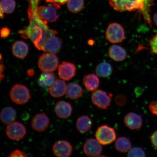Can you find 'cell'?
Returning a JSON list of instances; mask_svg holds the SVG:
<instances>
[{"label":"cell","instance_id":"6da1fadb","mask_svg":"<svg viewBox=\"0 0 157 157\" xmlns=\"http://www.w3.org/2000/svg\"><path fill=\"white\" fill-rule=\"evenodd\" d=\"M29 16L30 24L26 29L19 33L23 38H30L38 50H43L47 41L57 32L49 29L47 21L41 19L37 13Z\"/></svg>","mask_w":157,"mask_h":157},{"label":"cell","instance_id":"7a4b0ae2","mask_svg":"<svg viewBox=\"0 0 157 157\" xmlns=\"http://www.w3.org/2000/svg\"><path fill=\"white\" fill-rule=\"evenodd\" d=\"M110 5L117 11L143 10L144 4L140 0H109Z\"/></svg>","mask_w":157,"mask_h":157},{"label":"cell","instance_id":"3957f363","mask_svg":"<svg viewBox=\"0 0 157 157\" xmlns=\"http://www.w3.org/2000/svg\"><path fill=\"white\" fill-rule=\"evenodd\" d=\"M10 95L13 102L21 105L27 103L31 98V94L28 88L21 84H16L13 86L10 91Z\"/></svg>","mask_w":157,"mask_h":157},{"label":"cell","instance_id":"277c9868","mask_svg":"<svg viewBox=\"0 0 157 157\" xmlns=\"http://www.w3.org/2000/svg\"><path fill=\"white\" fill-rule=\"evenodd\" d=\"M96 139L102 145H107L115 142L117 138L115 129L107 125L98 128L95 133Z\"/></svg>","mask_w":157,"mask_h":157},{"label":"cell","instance_id":"5b68a950","mask_svg":"<svg viewBox=\"0 0 157 157\" xmlns=\"http://www.w3.org/2000/svg\"><path fill=\"white\" fill-rule=\"evenodd\" d=\"M38 64L39 68L43 72H53L58 67L59 59L54 54L45 53L39 58Z\"/></svg>","mask_w":157,"mask_h":157},{"label":"cell","instance_id":"8992f818","mask_svg":"<svg viewBox=\"0 0 157 157\" xmlns=\"http://www.w3.org/2000/svg\"><path fill=\"white\" fill-rule=\"evenodd\" d=\"M59 4L53 3L47 6H41L37 9V14L40 18L46 21L54 22L57 20L58 16L57 10L60 8Z\"/></svg>","mask_w":157,"mask_h":157},{"label":"cell","instance_id":"52a82bcc","mask_svg":"<svg viewBox=\"0 0 157 157\" xmlns=\"http://www.w3.org/2000/svg\"><path fill=\"white\" fill-rule=\"evenodd\" d=\"M125 33L124 29L121 25L113 23L108 26L106 31L107 40L113 44L121 43L124 40Z\"/></svg>","mask_w":157,"mask_h":157},{"label":"cell","instance_id":"ba28073f","mask_svg":"<svg viewBox=\"0 0 157 157\" xmlns=\"http://www.w3.org/2000/svg\"><path fill=\"white\" fill-rule=\"evenodd\" d=\"M113 95L101 90H97L91 94V99L94 105L102 109H107L110 105Z\"/></svg>","mask_w":157,"mask_h":157},{"label":"cell","instance_id":"9c48e42d","mask_svg":"<svg viewBox=\"0 0 157 157\" xmlns=\"http://www.w3.org/2000/svg\"><path fill=\"white\" fill-rule=\"evenodd\" d=\"M6 134L11 140L19 141L23 139L26 134V128L22 124L13 121L7 125Z\"/></svg>","mask_w":157,"mask_h":157},{"label":"cell","instance_id":"30bf717a","mask_svg":"<svg viewBox=\"0 0 157 157\" xmlns=\"http://www.w3.org/2000/svg\"><path fill=\"white\" fill-rule=\"evenodd\" d=\"M83 151L88 157L99 156L103 151L101 144L97 139L90 138L88 139L84 143Z\"/></svg>","mask_w":157,"mask_h":157},{"label":"cell","instance_id":"8fae6325","mask_svg":"<svg viewBox=\"0 0 157 157\" xmlns=\"http://www.w3.org/2000/svg\"><path fill=\"white\" fill-rule=\"evenodd\" d=\"M72 147L68 141L60 140L55 142L52 150L55 155L59 157H68L71 155Z\"/></svg>","mask_w":157,"mask_h":157},{"label":"cell","instance_id":"7c38bea8","mask_svg":"<svg viewBox=\"0 0 157 157\" xmlns=\"http://www.w3.org/2000/svg\"><path fill=\"white\" fill-rule=\"evenodd\" d=\"M50 124V120L44 113L37 114L31 121V126L35 131L42 132L46 131Z\"/></svg>","mask_w":157,"mask_h":157},{"label":"cell","instance_id":"4fadbf2b","mask_svg":"<svg viewBox=\"0 0 157 157\" xmlns=\"http://www.w3.org/2000/svg\"><path fill=\"white\" fill-rule=\"evenodd\" d=\"M76 70V67L74 64L63 62L59 66V75L63 80H70L75 76Z\"/></svg>","mask_w":157,"mask_h":157},{"label":"cell","instance_id":"5bb4252c","mask_svg":"<svg viewBox=\"0 0 157 157\" xmlns=\"http://www.w3.org/2000/svg\"><path fill=\"white\" fill-rule=\"evenodd\" d=\"M124 121L126 126L131 130L140 129L142 126V116L135 113L130 112L127 114Z\"/></svg>","mask_w":157,"mask_h":157},{"label":"cell","instance_id":"9a60e30c","mask_svg":"<svg viewBox=\"0 0 157 157\" xmlns=\"http://www.w3.org/2000/svg\"><path fill=\"white\" fill-rule=\"evenodd\" d=\"M55 113L61 119H66L70 117L72 112L71 104L64 101H59L55 107Z\"/></svg>","mask_w":157,"mask_h":157},{"label":"cell","instance_id":"2e32d148","mask_svg":"<svg viewBox=\"0 0 157 157\" xmlns=\"http://www.w3.org/2000/svg\"><path fill=\"white\" fill-rule=\"evenodd\" d=\"M67 86L63 80L56 79L48 88L49 93L54 98L61 97L66 94Z\"/></svg>","mask_w":157,"mask_h":157},{"label":"cell","instance_id":"e0dca14e","mask_svg":"<svg viewBox=\"0 0 157 157\" xmlns=\"http://www.w3.org/2000/svg\"><path fill=\"white\" fill-rule=\"evenodd\" d=\"M109 54L110 58L117 62L122 61L127 56V53L125 49L117 45H113L110 47Z\"/></svg>","mask_w":157,"mask_h":157},{"label":"cell","instance_id":"ac0fdd59","mask_svg":"<svg viewBox=\"0 0 157 157\" xmlns=\"http://www.w3.org/2000/svg\"><path fill=\"white\" fill-rule=\"evenodd\" d=\"M83 94V88L75 82L69 83L67 86L66 94L69 99L76 100L81 98Z\"/></svg>","mask_w":157,"mask_h":157},{"label":"cell","instance_id":"d6986e66","mask_svg":"<svg viewBox=\"0 0 157 157\" xmlns=\"http://www.w3.org/2000/svg\"><path fill=\"white\" fill-rule=\"evenodd\" d=\"M62 45V41L60 39L54 35L47 41L43 51L54 54L57 53L60 50Z\"/></svg>","mask_w":157,"mask_h":157},{"label":"cell","instance_id":"ffe728a7","mask_svg":"<svg viewBox=\"0 0 157 157\" xmlns=\"http://www.w3.org/2000/svg\"><path fill=\"white\" fill-rule=\"evenodd\" d=\"M83 84L88 91H94L97 90L100 84V80L96 75L89 74L84 76Z\"/></svg>","mask_w":157,"mask_h":157},{"label":"cell","instance_id":"44dd1931","mask_svg":"<svg viewBox=\"0 0 157 157\" xmlns=\"http://www.w3.org/2000/svg\"><path fill=\"white\" fill-rule=\"evenodd\" d=\"M92 120L87 115H82L77 119L76 127L78 131L82 133L88 132L91 130L93 126Z\"/></svg>","mask_w":157,"mask_h":157},{"label":"cell","instance_id":"7402d4cb","mask_svg":"<svg viewBox=\"0 0 157 157\" xmlns=\"http://www.w3.org/2000/svg\"><path fill=\"white\" fill-rule=\"evenodd\" d=\"M13 53L17 58L23 59L26 57L29 52L28 45L22 41H17L13 44Z\"/></svg>","mask_w":157,"mask_h":157},{"label":"cell","instance_id":"603a6c76","mask_svg":"<svg viewBox=\"0 0 157 157\" xmlns=\"http://www.w3.org/2000/svg\"><path fill=\"white\" fill-rule=\"evenodd\" d=\"M16 111L11 107H6L2 110L0 118L2 122L8 125L14 121L16 119Z\"/></svg>","mask_w":157,"mask_h":157},{"label":"cell","instance_id":"cb8c5ba5","mask_svg":"<svg viewBox=\"0 0 157 157\" xmlns=\"http://www.w3.org/2000/svg\"><path fill=\"white\" fill-rule=\"evenodd\" d=\"M115 147L117 150L121 153H126L132 148L130 139L126 137H120L116 140Z\"/></svg>","mask_w":157,"mask_h":157},{"label":"cell","instance_id":"d4e9b609","mask_svg":"<svg viewBox=\"0 0 157 157\" xmlns=\"http://www.w3.org/2000/svg\"><path fill=\"white\" fill-rule=\"evenodd\" d=\"M50 72H44L41 74L38 80V84L44 88H49L56 80L54 74Z\"/></svg>","mask_w":157,"mask_h":157},{"label":"cell","instance_id":"484cf974","mask_svg":"<svg viewBox=\"0 0 157 157\" xmlns=\"http://www.w3.org/2000/svg\"><path fill=\"white\" fill-rule=\"evenodd\" d=\"M113 72L112 67L109 63L103 62L99 63L96 68V72L99 77L107 78L111 76Z\"/></svg>","mask_w":157,"mask_h":157},{"label":"cell","instance_id":"4316f807","mask_svg":"<svg viewBox=\"0 0 157 157\" xmlns=\"http://www.w3.org/2000/svg\"><path fill=\"white\" fill-rule=\"evenodd\" d=\"M67 6L71 12L77 13L83 9L84 1V0H68Z\"/></svg>","mask_w":157,"mask_h":157},{"label":"cell","instance_id":"83f0119b","mask_svg":"<svg viewBox=\"0 0 157 157\" xmlns=\"http://www.w3.org/2000/svg\"><path fill=\"white\" fill-rule=\"evenodd\" d=\"M16 3L14 0H1V9L4 13L10 14L15 9Z\"/></svg>","mask_w":157,"mask_h":157},{"label":"cell","instance_id":"f1b7e54d","mask_svg":"<svg viewBox=\"0 0 157 157\" xmlns=\"http://www.w3.org/2000/svg\"><path fill=\"white\" fill-rule=\"evenodd\" d=\"M146 156L144 150L140 147H134L131 148L127 155L128 157H143Z\"/></svg>","mask_w":157,"mask_h":157},{"label":"cell","instance_id":"f546056e","mask_svg":"<svg viewBox=\"0 0 157 157\" xmlns=\"http://www.w3.org/2000/svg\"><path fill=\"white\" fill-rule=\"evenodd\" d=\"M150 45L152 52L157 54V33L150 40Z\"/></svg>","mask_w":157,"mask_h":157},{"label":"cell","instance_id":"4dcf8cb0","mask_svg":"<svg viewBox=\"0 0 157 157\" xmlns=\"http://www.w3.org/2000/svg\"><path fill=\"white\" fill-rule=\"evenodd\" d=\"M126 98L124 96L120 95L116 98L115 101L118 105L123 106L126 102Z\"/></svg>","mask_w":157,"mask_h":157},{"label":"cell","instance_id":"1f68e13d","mask_svg":"<svg viewBox=\"0 0 157 157\" xmlns=\"http://www.w3.org/2000/svg\"><path fill=\"white\" fill-rule=\"evenodd\" d=\"M8 157H28V156L26 153L18 150H16L10 154Z\"/></svg>","mask_w":157,"mask_h":157},{"label":"cell","instance_id":"d6a6232c","mask_svg":"<svg viewBox=\"0 0 157 157\" xmlns=\"http://www.w3.org/2000/svg\"><path fill=\"white\" fill-rule=\"evenodd\" d=\"M149 109L153 114L157 116V101L151 102L149 104Z\"/></svg>","mask_w":157,"mask_h":157},{"label":"cell","instance_id":"836d02e7","mask_svg":"<svg viewBox=\"0 0 157 157\" xmlns=\"http://www.w3.org/2000/svg\"><path fill=\"white\" fill-rule=\"evenodd\" d=\"M150 139L152 144L157 148V130L153 133Z\"/></svg>","mask_w":157,"mask_h":157},{"label":"cell","instance_id":"e575fe53","mask_svg":"<svg viewBox=\"0 0 157 157\" xmlns=\"http://www.w3.org/2000/svg\"><path fill=\"white\" fill-rule=\"evenodd\" d=\"M10 30L9 29L7 28V27H4V28L2 29L1 30V36L2 38H7L10 34Z\"/></svg>","mask_w":157,"mask_h":157},{"label":"cell","instance_id":"d590c367","mask_svg":"<svg viewBox=\"0 0 157 157\" xmlns=\"http://www.w3.org/2000/svg\"><path fill=\"white\" fill-rule=\"evenodd\" d=\"M68 0H46L47 2L50 3H56L60 5H64L67 3Z\"/></svg>","mask_w":157,"mask_h":157},{"label":"cell","instance_id":"8d00e7d4","mask_svg":"<svg viewBox=\"0 0 157 157\" xmlns=\"http://www.w3.org/2000/svg\"><path fill=\"white\" fill-rule=\"evenodd\" d=\"M1 82L3 78H4L5 77V75H4L5 66H4V64L2 63V61L1 62Z\"/></svg>","mask_w":157,"mask_h":157},{"label":"cell","instance_id":"74e56055","mask_svg":"<svg viewBox=\"0 0 157 157\" xmlns=\"http://www.w3.org/2000/svg\"><path fill=\"white\" fill-rule=\"evenodd\" d=\"M153 20L154 21V22L157 26V13H155L153 16Z\"/></svg>","mask_w":157,"mask_h":157},{"label":"cell","instance_id":"f35d334b","mask_svg":"<svg viewBox=\"0 0 157 157\" xmlns=\"http://www.w3.org/2000/svg\"><path fill=\"white\" fill-rule=\"evenodd\" d=\"M27 74L29 76H32L34 74V72L33 70H29L27 72Z\"/></svg>","mask_w":157,"mask_h":157},{"label":"cell","instance_id":"ab89813d","mask_svg":"<svg viewBox=\"0 0 157 157\" xmlns=\"http://www.w3.org/2000/svg\"><path fill=\"white\" fill-rule=\"evenodd\" d=\"M4 13L2 10L1 9V18H3L4 17Z\"/></svg>","mask_w":157,"mask_h":157},{"label":"cell","instance_id":"60d3db41","mask_svg":"<svg viewBox=\"0 0 157 157\" xmlns=\"http://www.w3.org/2000/svg\"><path fill=\"white\" fill-rule=\"evenodd\" d=\"M140 1H141L142 2L144 3L145 5V3L147 2L152 1V0H140Z\"/></svg>","mask_w":157,"mask_h":157}]
</instances>
